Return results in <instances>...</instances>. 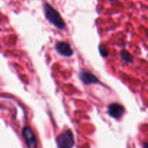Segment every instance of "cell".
<instances>
[{"mask_svg":"<svg viewBox=\"0 0 148 148\" xmlns=\"http://www.w3.org/2000/svg\"><path fill=\"white\" fill-rule=\"evenodd\" d=\"M43 12L46 20L59 30H63L66 27L64 21L60 13L55 10L49 3L45 2L43 5Z\"/></svg>","mask_w":148,"mask_h":148,"instance_id":"cell-1","label":"cell"},{"mask_svg":"<svg viewBox=\"0 0 148 148\" xmlns=\"http://www.w3.org/2000/svg\"><path fill=\"white\" fill-rule=\"evenodd\" d=\"M58 148H72L75 145V139L72 130H67L56 137Z\"/></svg>","mask_w":148,"mask_h":148,"instance_id":"cell-2","label":"cell"},{"mask_svg":"<svg viewBox=\"0 0 148 148\" xmlns=\"http://www.w3.org/2000/svg\"><path fill=\"white\" fill-rule=\"evenodd\" d=\"M22 136L27 148H37V140L34 132L29 127H25L22 130Z\"/></svg>","mask_w":148,"mask_h":148,"instance_id":"cell-3","label":"cell"},{"mask_svg":"<svg viewBox=\"0 0 148 148\" xmlns=\"http://www.w3.org/2000/svg\"><path fill=\"white\" fill-rule=\"evenodd\" d=\"M54 49L59 55L64 57H71L74 54V51L71 45L66 41L56 42Z\"/></svg>","mask_w":148,"mask_h":148,"instance_id":"cell-4","label":"cell"},{"mask_svg":"<svg viewBox=\"0 0 148 148\" xmlns=\"http://www.w3.org/2000/svg\"><path fill=\"white\" fill-rule=\"evenodd\" d=\"M78 75H79V79L82 81V83L86 85H92V84H102L101 81L99 80V79L94 74L91 73L89 71L81 69L79 72Z\"/></svg>","mask_w":148,"mask_h":148,"instance_id":"cell-5","label":"cell"},{"mask_svg":"<svg viewBox=\"0 0 148 148\" xmlns=\"http://www.w3.org/2000/svg\"><path fill=\"white\" fill-rule=\"evenodd\" d=\"M107 112L108 115L112 118L119 119L122 117L123 114L125 112V109H124V107L121 104L118 103H112L108 106Z\"/></svg>","mask_w":148,"mask_h":148,"instance_id":"cell-6","label":"cell"},{"mask_svg":"<svg viewBox=\"0 0 148 148\" xmlns=\"http://www.w3.org/2000/svg\"><path fill=\"white\" fill-rule=\"evenodd\" d=\"M120 56H121V59H122L124 62H125L126 63H133V61H134V59H133V56H132L131 53L130 52H128L127 51L124 50H121L120 51Z\"/></svg>","mask_w":148,"mask_h":148,"instance_id":"cell-7","label":"cell"},{"mask_svg":"<svg viewBox=\"0 0 148 148\" xmlns=\"http://www.w3.org/2000/svg\"><path fill=\"white\" fill-rule=\"evenodd\" d=\"M98 49H99V52L100 53H101V56H103V57H107L108 55V50L106 49V48L105 47V46H100L99 48H98Z\"/></svg>","mask_w":148,"mask_h":148,"instance_id":"cell-8","label":"cell"},{"mask_svg":"<svg viewBox=\"0 0 148 148\" xmlns=\"http://www.w3.org/2000/svg\"><path fill=\"white\" fill-rule=\"evenodd\" d=\"M143 148H148V143H143Z\"/></svg>","mask_w":148,"mask_h":148,"instance_id":"cell-9","label":"cell"},{"mask_svg":"<svg viewBox=\"0 0 148 148\" xmlns=\"http://www.w3.org/2000/svg\"><path fill=\"white\" fill-rule=\"evenodd\" d=\"M108 1H117V0H108Z\"/></svg>","mask_w":148,"mask_h":148,"instance_id":"cell-10","label":"cell"}]
</instances>
